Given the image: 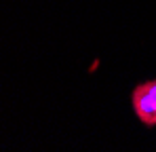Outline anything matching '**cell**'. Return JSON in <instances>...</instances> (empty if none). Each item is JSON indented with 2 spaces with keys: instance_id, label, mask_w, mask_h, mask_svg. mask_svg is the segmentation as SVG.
Masks as SVG:
<instances>
[{
  "instance_id": "obj_1",
  "label": "cell",
  "mask_w": 156,
  "mask_h": 152,
  "mask_svg": "<svg viewBox=\"0 0 156 152\" xmlns=\"http://www.w3.org/2000/svg\"><path fill=\"white\" fill-rule=\"evenodd\" d=\"M131 108L141 125L156 127V78L137 85L131 91Z\"/></svg>"
}]
</instances>
